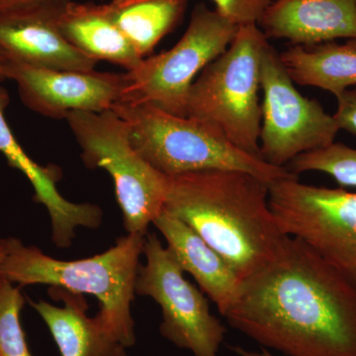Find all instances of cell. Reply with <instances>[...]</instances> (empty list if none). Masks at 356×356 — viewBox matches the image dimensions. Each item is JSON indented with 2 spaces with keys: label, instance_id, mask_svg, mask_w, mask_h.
<instances>
[{
  "label": "cell",
  "instance_id": "1",
  "mask_svg": "<svg viewBox=\"0 0 356 356\" xmlns=\"http://www.w3.org/2000/svg\"><path fill=\"white\" fill-rule=\"evenodd\" d=\"M222 317L287 356H356V290L294 236L273 264L243 282Z\"/></svg>",
  "mask_w": 356,
  "mask_h": 356
},
{
  "label": "cell",
  "instance_id": "2",
  "mask_svg": "<svg viewBox=\"0 0 356 356\" xmlns=\"http://www.w3.org/2000/svg\"><path fill=\"white\" fill-rule=\"evenodd\" d=\"M163 211L181 220L245 282L273 264L289 236L269 206V184L236 170L168 177Z\"/></svg>",
  "mask_w": 356,
  "mask_h": 356
},
{
  "label": "cell",
  "instance_id": "3",
  "mask_svg": "<svg viewBox=\"0 0 356 356\" xmlns=\"http://www.w3.org/2000/svg\"><path fill=\"white\" fill-rule=\"evenodd\" d=\"M147 235L127 234L106 252L76 261H60L17 238H6L7 252L0 276L19 287L48 285L95 296V316L103 329L130 348L137 341L132 303L135 282Z\"/></svg>",
  "mask_w": 356,
  "mask_h": 356
},
{
  "label": "cell",
  "instance_id": "4",
  "mask_svg": "<svg viewBox=\"0 0 356 356\" xmlns=\"http://www.w3.org/2000/svg\"><path fill=\"white\" fill-rule=\"evenodd\" d=\"M112 109L127 122L131 142L140 156L168 177L200 170H236L270 184L296 175L287 168L270 165L243 151L207 122L175 116L145 103L118 102Z\"/></svg>",
  "mask_w": 356,
  "mask_h": 356
},
{
  "label": "cell",
  "instance_id": "5",
  "mask_svg": "<svg viewBox=\"0 0 356 356\" xmlns=\"http://www.w3.org/2000/svg\"><path fill=\"white\" fill-rule=\"evenodd\" d=\"M267 43L259 25L238 26L229 48L192 84L187 104V117L215 126L235 146L259 156L261 58Z\"/></svg>",
  "mask_w": 356,
  "mask_h": 356
},
{
  "label": "cell",
  "instance_id": "6",
  "mask_svg": "<svg viewBox=\"0 0 356 356\" xmlns=\"http://www.w3.org/2000/svg\"><path fill=\"white\" fill-rule=\"evenodd\" d=\"M89 168H103L113 180L127 234L147 235L163 212L168 177L140 156L131 142L127 122L113 109L72 111L65 116Z\"/></svg>",
  "mask_w": 356,
  "mask_h": 356
},
{
  "label": "cell",
  "instance_id": "7",
  "mask_svg": "<svg viewBox=\"0 0 356 356\" xmlns=\"http://www.w3.org/2000/svg\"><path fill=\"white\" fill-rule=\"evenodd\" d=\"M238 26L199 3L191 22L170 50L143 58L126 72L119 102L151 104L178 117H187L189 92L196 77L221 56L235 38Z\"/></svg>",
  "mask_w": 356,
  "mask_h": 356
},
{
  "label": "cell",
  "instance_id": "8",
  "mask_svg": "<svg viewBox=\"0 0 356 356\" xmlns=\"http://www.w3.org/2000/svg\"><path fill=\"white\" fill-rule=\"evenodd\" d=\"M268 200L283 233L303 241L356 290V192L295 175L269 184Z\"/></svg>",
  "mask_w": 356,
  "mask_h": 356
},
{
  "label": "cell",
  "instance_id": "9",
  "mask_svg": "<svg viewBox=\"0 0 356 356\" xmlns=\"http://www.w3.org/2000/svg\"><path fill=\"white\" fill-rule=\"evenodd\" d=\"M143 254L146 264L138 269L135 293L161 307V336L193 356H219L227 327L211 313L203 292L185 278L172 252L156 234H147Z\"/></svg>",
  "mask_w": 356,
  "mask_h": 356
},
{
  "label": "cell",
  "instance_id": "10",
  "mask_svg": "<svg viewBox=\"0 0 356 356\" xmlns=\"http://www.w3.org/2000/svg\"><path fill=\"white\" fill-rule=\"evenodd\" d=\"M261 90L259 154L266 163L286 168L300 154L334 143L339 127L334 115L299 92L269 42L261 54Z\"/></svg>",
  "mask_w": 356,
  "mask_h": 356
},
{
  "label": "cell",
  "instance_id": "11",
  "mask_svg": "<svg viewBox=\"0 0 356 356\" xmlns=\"http://www.w3.org/2000/svg\"><path fill=\"white\" fill-rule=\"evenodd\" d=\"M7 79L17 84L23 104L53 119L72 111L102 113L121 100L125 74L42 69L8 60Z\"/></svg>",
  "mask_w": 356,
  "mask_h": 356
},
{
  "label": "cell",
  "instance_id": "12",
  "mask_svg": "<svg viewBox=\"0 0 356 356\" xmlns=\"http://www.w3.org/2000/svg\"><path fill=\"white\" fill-rule=\"evenodd\" d=\"M9 102L8 91L0 84V153L6 156L9 166L27 177L34 188V200L48 211L51 240L56 247L70 248L77 228L97 229L102 224V209L95 204L70 202L60 195L57 184L62 172L57 166L39 165L20 146L4 115Z\"/></svg>",
  "mask_w": 356,
  "mask_h": 356
},
{
  "label": "cell",
  "instance_id": "13",
  "mask_svg": "<svg viewBox=\"0 0 356 356\" xmlns=\"http://www.w3.org/2000/svg\"><path fill=\"white\" fill-rule=\"evenodd\" d=\"M58 16L40 10L0 11V50L8 60L31 67L95 70L97 60L67 42L56 23Z\"/></svg>",
  "mask_w": 356,
  "mask_h": 356
},
{
  "label": "cell",
  "instance_id": "14",
  "mask_svg": "<svg viewBox=\"0 0 356 356\" xmlns=\"http://www.w3.org/2000/svg\"><path fill=\"white\" fill-rule=\"evenodd\" d=\"M259 27L267 39L304 46L356 39V0H271Z\"/></svg>",
  "mask_w": 356,
  "mask_h": 356
},
{
  "label": "cell",
  "instance_id": "15",
  "mask_svg": "<svg viewBox=\"0 0 356 356\" xmlns=\"http://www.w3.org/2000/svg\"><path fill=\"white\" fill-rule=\"evenodd\" d=\"M168 243L178 264L189 273L218 311L225 315L242 288L240 280L228 262L181 220L163 210L153 222Z\"/></svg>",
  "mask_w": 356,
  "mask_h": 356
},
{
  "label": "cell",
  "instance_id": "16",
  "mask_svg": "<svg viewBox=\"0 0 356 356\" xmlns=\"http://www.w3.org/2000/svg\"><path fill=\"white\" fill-rule=\"evenodd\" d=\"M49 294L62 300L64 306L44 300L29 303L48 327L60 356H130L128 348L105 331L95 317H89L83 294L60 287H50Z\"/></svg>",
  "mask_w": 356,
  "mask_h": 356
},
{
  "label": "cell",
  "instance_id": "17",
  "mask_svg": "<svg viewBox=\"0 0 356 356\" xmlns=\"http://www.w3.org/2000/svg\"><path fill=\"white\" fill-rule=\"evenodd\" d=\"M56 23L69 43L97 62L107 60L131 72L143 60L115 24L107 4L70 1Z\"/></svg>",
  "mask_w": 356,
  "mask_h": 356
},
{
  "label": "cell",
  "instance_id": "18",
  "mask_svg": "<svg viewBox=\"0 0 356 356\" xmlns=\"http://www.w3.org/2000/svg\"><path fill=\"white\" fill-rule=\"evenodd\" d=\"M280 60L293 83L330 91L337 97L356 86V39L344 44H294Z\"/></svg>",
  "mask_w": 356,
  "mask_h": 356
},
{
  "label": "cell",
  "instance_id": "19",
  "mask_svg": "<svg viewBox=\"0 0 356 356\" xmlns=\"http://www.w3.org/2000/svg\"><path fill=\"white\" fill-rule=\"evenodd\" d=\"M188 0H112L107 3L115 24L140 58L153 53L161 40L177 27Z\"/></svg>",
  "mask_w": 356,
  "mask_h": 356
},
{
  "label": "cell",
  "instance_id": "20",
  "mask_svg": "<svg viewBox=\"0 0 356 356\" xmlns=\"http://www.w3.org/2000/svg\"><path fill=\"white\" fill-rule=\"evenodd\" d=\"M287 168L296 175L306 172L325 173L341 186L356 187V149L332 143L317 151L300 154Z\"/></svg>",
  "mask_w": 356,
  "mask_h": 356
},
{
  "label": "cell",
  "instance_id": "21",
  "mask_svg": "<svg viewBox=\"0 0 356 356\" xmlns=\"http://www.w3.org/2000/svg\"><path fill=\"white\" fill-rule=\"evenodd\" d=\"M25 301L20 287L0 276V356H33L20 321Z\"/></svg>",
  "mask_w": 356,
  "mask_h": 356
},
{
  "label": "cell",
  "instance_id": "22",
  "mask_svg": "<svg viewBox=\"0 0 356 356\" xmlns=\"http://www.w3.org/2000/svg\"><path fill=\"white\" fill-rule=\"evenodd\" d=\"M218 13L236 26L259 25L271 0H212Z\"/></svg>",
  "mask_w": 356,
  "mask_h": 356
},
{
  "label": "cell",
  "instance_id": "23",
  "mask_svg": "<svg viewBox=\"0 0 356 356\" xmlns=\"http://www.w3.org/2000/svg\"><path fill=\"white\" fill-rule=\"evenodd\" d=\"M337 100V109L334 117L339 130L356 136V86L341 93Z\"/></svg>",
  "mask_w": 356,
  "mask_h": 356
},
{
  "label": "cell",
  "instance_id": "24",
  "mask_svg": "<svg viewBox=\"0 0 356 356\" xmlns=\"http://www.w3.org/2000/svg\"><path fill=\"white\" fill-rule=\"evenodd\" d=\"M72 0H0V11L40 10L58 15Z\"/></svg>",
  "mask_w": 356,
  "mask_h": 356
},
{
  "label": "cell",
  "instance_id": "25",
  "mask_svg": "<svg viewBox=\"0 0 356 356\" xmlns=\"http://www.w3.org/2000/svg\"><path fill=\"white\" fill-rule=\"evenodd\" d=\"M231 350L234 351L238 356H274L273 353H269L266 348H262L261 351L248 350L242 346H231Z\"/></svg>",
  "mask_w": 356,
  "mask_h": 356
},
{
  "label": "cell",
  "instance_id": "26",
  "mask_svg": "<svg viewBox=\"0 0 356 356\" xmlns=\"http://www.w3.org/2000/svg\"><path fill=\"white\" fill-rule=\"evenodd\" d=\"M7 63H8V58L4 55L3 51L0 50V83L7 79Z\"/></svg>",
  "mask_w": 356,
  "mask_h": 356
},
{
  "label": "cell",
  "instance_id": "27",
  "mask_svg": "<svg viewBox=\"0 0 356 356\" xmlns=\"http://www.w3.org/2000/svg\"><path fill=\"white\" fill-rule=\"evenodd\" d=\"M7 252L6 238H0V262L3 261Z\"/></svg>",
  "mask_w": 356,
  "mask_h": 356
}]
</instances>
